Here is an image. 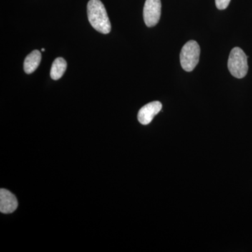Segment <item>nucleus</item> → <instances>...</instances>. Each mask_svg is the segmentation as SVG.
Instances as JSON below:
<instances>
[{
	"instance_id": "f257e3e1",
	"label": "nucleus",
	"mask_w": 252,
	"mask_h": 252,
	"mask_svg": "<svg viewBox=\"0 0 252 252\" xmlns=\"http://www.w3.org/2000/svg\"><path fill=\"white\" fill-rule=\"evenodd\" d=\"M87 13L89 23L94 30L104 34L110 32V21L100 0H90L87 5Z\"/></svg>"
},
{
	"instance_id": "f03ea898",
	"label": "nucleus",
	"mask_w": 252,
	"mask_h": 252,
	"mask_svg": "<svg viewBox=\"0 0 252 252\" xmlns=\"http://www.w3.org/2000/svg\"><path fill=\"white\" fill-rule=\"evenodd\" d=\"M248 56L239 47L232 49L228 61V70L233 77L243 79L248 72Z\"/></svg>"
},
{
	"instance_id": "7ed1b4c3",
	"label": "nucleus",
	"mask_w": 252,
	"mask_h": 252,
	"mask_svg": "<svg viewBox=\"0 0 252 252\" xmlns=\"http://www.w3.org/2000/svg\"><path fill=\"white\" fill-rule=\"evenodd\" d=\"M200 48L197 41H189L182 47L180 53V63L182 67L187 72H191L200 60Z\"/></svg>"
},
{
	"instance_id": "20e7f679",
	"label": "nucleus",
	"mask_w": 252,
	"mask_h": 252,
	"mask_svg": "<svg viewBox=\"0 0 252 252\" xmlns=\"http://www.w3.org/2000/svg\"><path fill=\"white\" fill-rule=\"evenodd\" d=\"M161 16L160 0H146L143 10L144 23L149 28L157 26Z\"/></svg>"
},
{
	"instance_id": "39448f33",
	"label": "nucleus",
	"mask_w": 252,
	"mask_h": 252,
	"mask_svg": "<svg viewBox=\"0 0 252 252\" xmlns=\"http://www.w3.org/2000/svg\"><path fill=\"white\" fill-rule=\"evenodd\" d=\"M161 109L162 104L159 101L149 102L139 111L137 114L139 122L142 125H148L152 122L155 116L161 111Z\"/></svg>"
},
{
	"instance_id": "423d86ee",
	"label": "nucleus",
	"mask_w": 252,
	"mask_h": 252,
	"mask_svg": "<svg viewBox=\"0 0 252 252\" xmlns=\"http://www.w3.org/2000/svg\"><path fill=\"white\" fill-rule=\"evenodd\" d=\"M17 198L14 194L6 189L0 190V212L4 214H11L17 209Z\"/></svg>"
},
{
	"instance_id": "0eeeda50",
	"label": "nucleus",
	"mask_w": 252,
	"mask_h": 252,
	"mask_svg": "<svg viewBox=\"0 0 252 252\" xmlns=\"http://www.w3.org/2000/svg\"><path fill=\"white\" fill-rule=\"evenodd\" d=\"M41 60V52L34 50L28 55L24 61V71L26 74H32L37 69Z\"/></svg>"
},
{
	"instance_id": "6e6552de",
	"label": "nucleus",
	"mask_w": 252,
	"mask_h": 252,
	"mask_svg": "<svg viewBox=\"0 0 252 252\" xmlns=\"http://www.w3.org/2000/svg\"><path fill=\"white\" fill-rule=\"evenodd\" d=\"M67 62L63 58H57L54 63L51 69V77L54 80H59L63 77L67 69Z\"/></svg>"
},
{
	"instance_id": "1a4fd4ad",
	"label": "nucleus",
	"mask_w": 252,
	"mask_h": 252,
	"mask_svg": "<svg viewBox=\"0 0 252 252\" xmlns=\"http://www.w3.org/2000/svg\"><path fill=\"white\" fill-rule=\"evenodd\" d=\"M230 0H215L217 9L223 10L226 9L229 5Z\"/></svg>"
},
{
	"instance_id": "9d476101",
	"label": "nucleus",
	"mask_w": 252,
	"mask_h": 252,
	"mask_svg": "<svg viewBox=\"0 0 252 252\" xmlns=\"http://www.w3.org/2000/svg\"><path fill=\"white\" fill-rule=\"evenodd\" d=\"M45 51V49H41V51Z\"/></svg>"
}]
</instances>
